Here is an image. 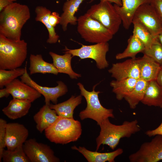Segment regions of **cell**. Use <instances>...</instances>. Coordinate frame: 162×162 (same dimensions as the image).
<instances>
[{
    "mask_svg": "<svg viewBox=\"0 0 162 162\" xmlns=\"http://www.w3.org/2000/svg\"><path fill=\"white\" fill-rule=\"evenodd\" d=\"M82 44L79 48L70 49L65 46L64 52L70 53L73 57L77 56L81 59L90 58L94 60L97 68L100 69L108 67L109 64L106 58V55L109 50L107 42L96 44L90 45Z\"/></svg>",
    "mask_w": 162,
    "mask_h": 162,
    "instance_id": "obj_8",
    "label": "cell"
},
{
    "mask_svg": "<svg viewBox=\"0 0 162 162\" xmlns=\"http://www.w3.org/2000/svg\"><path fill=\"white\" fill-rule=\"evenodd\" d=\"M71 148L82 154L88 162H115V158L123 152V149L120 148L112 152L105 153L89 151L84 147L78 148L74 146Z\"/></svg>",
    "mask_w": 162,
    "mask_h": 162,
    "instance_id": "obj_17",
    "label": "cell"
},
{
    "mask_svg": "<svg viewBox=\"0 0 162 162\" xmlns=\"http://www.w3.org/2000/svg\"><path fill=\"white\" fill-rule=\"evenodd\" d=\"M49 54L52 57L53 63L58 73L67 74L72 79H77L81 76V74L75 72L72 68L71 61L73 57L70 53L64 52V54L61 55L50 52Z\"/></svg>",
    "mask_w": 162,
    "mask_h": 162,
    "instance_id": "obj_22",
    "label": "cell"
},
{
    "mask_svg": "<svg viewBox=\"0 0 162 162\" xmlns=\"http://www.w3.org/2000/svg\"><path fill=\"white\" fill-rule=\"evenodd\" d=\"M5 87L13 98L28 100L32 103L41 96L35 89L17 78Z\"/></svg>",
    "mask_w": 162,
    "mask_h": 162,
    "instance_id": "obj_15",
    "label": "cell"
},
{
    "mask_svg": "<svg viewBox=\"0 0 162 162\" xmlns=\"http://www.w3.org/2000/svg\"><path fill=\"white\" fill-rule=\"evenodd\" d=\"M156 80L162 88V67H161L158 73Z\"/></svg>",
    "mask_w": 162,
    "mask_h": 162,
    "instance_id": "obj_39",
    "label": "cell"
},
{
    "mask_svg": "<svg viewBox=\"0 0 162 162\" xmlns=\"http://www.w3.org/2000/svg\"><path fill=\"white\" fill-rule=\"evenodd\" d=\"M30 66L28 69L30 75L36 74H52L57 75L58 70L53 63L45 61L41 54H31L29 57Z\"/></svg>",
    "mask_w": 162,
    "mask_h": 162,
    "instance_id": "obj_23",
    "label": "cell"
},
{
    "mask_svg": "<svg viewBox=\"0 0 162 162\" xmlns=\"http://www.w3.org/2000/svg\"><path fill=\"white\" fill-rule=\"evenodd\" d=\"M77 31L81 38L91 43L108 42L113 34L97 20L87 13L78 18Z\"/></svg>",
    "mask_w": 162,
    "mask_h": 162,
    "instance_id": "obj_6",
    "label": "cell"
},
{
    "mask_svg": "<svg viewBox=\"0 0 162 162\" xmlns=\"http://www.w3.org/2000/svg\"><path fill=\"white\" fill-rule=\"evenodd\" d=\"M20 78L22 81L33 88L42 95L44 98L45 104L47 105H50V101L55 104H57L58 98L65 94L68 91L66 85L61 81L57 82L58 85L55 87L43 86L38 85L31 79L26 69Z\"/></svg>",
    "mask_w": 162,
    "mask_h": 162,
    "instance_id": "obj_12",
    "label": "cell"
},
{
    "mask_svg": "<svg viewBox=\"0 0 162 162\" xmlns=\"http://www.w3.org/2000/svg\"><path fill=\"white\" fill-rule=\"evenodd\" d=\"M4 162H30L25 153L23 146L19 147L12 151L4 150L2 155Z\"/></svg>",
    "mask_w": 162,
    "mask_h": 162,
    "instance_id": "obj_31",
    "label": "cell"
},
{
    "mask_svg": "<svg viewBox=\"0 0 162 162\" xmlns=\"http://www.w3.org/2000/svg\"><path fill=\"white\" fill-rule=\"evenodd\" d=\"M150 4L162 20V0H152Z\"/></svg>",
    "mask_w": 162,
    "mask_h": 162,
    "instance_id": "obj_36",
    "label": "cell"
},
{
    "mask_svg": "<svg viewBox=\"0 0 162 162\" xmlns=\"http://www.w3.org/2000/svg\"><path fill=\"white\" fill-rule=\"evenodd\" d=\"M35 12L36 14L35 21L43 23L48 30L49 36L46 42L50 44L57 43L59 37L56 32L55 27L50 25L49 21V16L51 13V11L46 7L38 6L35 8Z\"/></svg>",
    "mask_w": 162,
    "mask_h": 162,
    "instance_id": "obj_26",
    "label": "cell"
},
{
    "mask_svg": "<svg viewBox=\"0 0 162 162\" xmlns=\"http://www.w3.org/2000/svg\"><path fill=\"white\" fill-rule=\"evenodd\" d=\"M95 0H91L90 1V3L92 2ZM101 1H108L111 3H114V4L117 5L121 6L122 5V2L121 0H100Z\"/></svg>",
    "mask_w": 162,
    "mask_h": 162,
    "instance_id": "obj_41",
    "label": "cell"
},
{
    "mask_svg": "<svg viewBox=\"0 0 162 162\" xmlns=\"http://www.w3.org/2000/svg\"><path fill=\"white\" fill-rule=\"evenodd\" d=\"M142 53L161 66L162 65V45L159 41L153 44L150 47L145 49Z\"/></svg>",
    "mask_w": 162,
    "mask_h": 162,
    "instance_id": "obj_33",
    "label": "cell"
},
{
    "mask_svg": "<svg viewBox=\"0 0 162 162\" xmlns=\"http://www.w3.org/2000/svg\"><path fill=\"white\" fill-rule=\"evenodd\" d=\"M85 0H68L63 6V12L61 16L60 24L63 31L67 30L68 24L75 25L77 23L78 18L75 16V13Z\"/></svg>",
    "mask_w": 162,
    "mask_h": 162,
    "instance_id": "obj_20",
    "label": "cell"
},
{
    "mask_svg": "<svg viewBox=\"0 0 162 162\" xmlns=\"http://www.w3.org/2000/svg\"><path fill=\"white\" fill-rule=\"evenodd\" d=\"M7 122L4 119H0V162L2 161V155L5 147V133Z\"/></svg>",
    "mask_w": 162,
    "mask_h": 162,
    "instance_id": "obj_34",
    "label": "cell"
},
{
    "mask_svg": "<svg viewBox=\"0 0 162 162\" xmlns=\"http://www.w3.org/2000/svg\"><path fill=\"white\" fill-rule=\"evenodd\" d=\"M132 23L134 25L133 34L136 36L143 43L145 49L150 47L153 44L158 41L140 22L133 20Z\"/></svg>",
    "mask_w": 162,
    "mask_h": 162,
    "instance_id": "obj_30",
    "label": "cell"
},
{
    "mask_svg": "<svg viewBox=\"0 0 162 162\" xmlns=\"http://www.w3.org/2000/svg\"><path fill=\"white\" fill-rule=\"evenodd\" d=\"M77 84L80 90V94L85 98L87 102L86 108L81 111L79 114L81 120L90 118L95 121L99 125L104 120L109 118H115L112 109H106L101 104L98 98V94L100 92L95 90L97 84L94 86L91 92L86 90L81 83L78 82Z\"/></svg>",
    "mask_w": 162,
    "mask_h": 162,
    "instance_id": "obj_5",
    "label": "cell"
},
{
    "mask_svg": "<svg viewBox=\"0 0 162 162\" xmlns=\"http://www.w3.org/2000/svg\"><path fill=\"white\" fill-rule=\"evenodd\" d=\"M26 69V67L24 68H19L11 70L0 69V88H3L18 77L23 75Z\"/></svg>",
    "mask_w": 162,
    "mask_h": 162,
    "instance_id": "obj_32",
    "label": "cell"
},
{
    "mask_svg": "<svg viewBox=\"0 0 162 162\" xmlns=\"http://www.w3.org/2000/svg\"><path fill=\"white\" fill-rule=\"evenodd\" d=\"M145 134L149 137L154 136L157 135H162V122L157 128L153 130L147 131L145 132Z\"/></svg>",
    "mask_w": 162,
    "mask_h": 162,
    "instance_id": "obj_37",
    "label": "cell"
},
{
    "mask_svg": "<svg viewBox=\"0 0 162 162\" xmlns=\"http://www.w3.org/2000/svg\"><path fill=\"white\" fill-rule=\"evenodd\" d=\"M140 78L147 82L156 80L161 65L153 59L144 55L138 58Z\"/></svg>",
    "mask_w": 162,
    "mask_h": 162,
    "instance_id": "obj_21",
    "label": "cell"
},
{
    "mask_svg": "<svg viewBox=\"0 0 162 162\" xmlns=\"http://www.w3.org/2000/svg\"><path fill=\"white\" fill-rule=\"evenodd\" d=\"M82 132L79 121L74 118L59 116L52 124L44 130L46 137L51 142L63 145L77 141Z\"/></svg>",
    "mask_w": 162,
    "mask_h": 162,
    "instance_id": "obj_3",
    "label": "cell"
},
{
    "mask_svg": "<svg viewBox=\"0 0 162 162\" xmlns=\"http://www.w3.org/2000/svg\"><path fill=\"white\" fill-rule=\"evenodd\" d=\"M61 20V16L59 14L56 12H53L51 13L49 17V21L50 25L55 27L56 26L60 24Z\"/></svg>",
    "mask_w": 162,
    "mask_h": 162,
    "instance_id": "obj_35",
    "label": "cell"
},
{
    "mask_svg": "<svg viewBox=\"0 0 162 162\" xmlns=\"http://www.w3.org/2000/svg\"><path fill=\"white\" fill-rule=\"evenodd\" d=\"M30 18L28 6L14 2L0 13V34L14 40H21L22 29Z\"/></svg>",
    "mask_w": 162,
    "mask_h": 162,
    "instance_id": "obj_1",
    "label": "cell"
},
{
    "mask_svg": "<svg viewBox=\"0 0 162 162\" xmlns=\"http://www.w3.org/2000/svg\"><path fill=\"white\" fill-rule=\"evenodd\" d=\"M86 13L100 22L113 35L118 32L122 22L114 5L108 1H101L92 5Z\"/></svg>",
    "mask_w": 162,
    "mask_h": 162,
    "instance_id": "obj_7",
    "label": "cell"
},
{
    "mask_svg": "<svg viewBox=\"0 0 162 162\" xmlns=\"http://www.w3.org/2000/svg\"><path fill=\"white\" fill-rule=\"evenodd\" d=\"M82 95H72L67 100L63 102L49 105L50 108L54 110L57 115L61 117L73 118L74 110L82 102Z\"/></svg>",
    "mask_w": 162,
    "mask_h": 162,
    "instance_id": "obj_25",
    "label": "cell"
},
{
    "mask_svg": "<svg viewBox=\"0 0 162 162\" xmlns=\"http://www.w3.org/2000/svg\"><path fill=\"white\" fill-rule=\"evenodd\" d=\"M10 94L8 92L5 88H1L0 90V98H2L4 97L7 98Z\"/></svg>",
    "mask_w": 162,
    "mask_h": 162,
    "instance_id": "obj_40",
    "label": "cell"
},
{
    "mask_svg": "<svg viewBox=\"0 0 162 162\" xmlns=\"http://www.w3.org/2000/svg\"><path fill=\"white\" fill-rule=\"evenodd\" d=\"M161 67H162V65L161 66Z\"/></svg>",
    "mask_w": 162,
    "mask_h": 162,
    "instance_id": "obj_44",
    "label": "cell"
},
{
    "mask_svg": "<svg viewBox=\"0 0 162 162\" xmlns=\"http://www.w3.org/2000/svg\"><path fill=\"white\" fill-rule=\"evenodd\" d=\"M28 136V130L23 125L18 123H7L5 137L7 149L12 151L23 146Z\"/></svg>",
    "mask_w": 162,
    "mask_h": 162,
    "instance_id": "obj_14",
    "label": "cell"
},
{
    "mask_svg": "<svg viewBox=\"0 0 162 162\" xmlns=\"http://www.w3.org/2000/svg\"><path fill=\"white\" fill-rule=\"evenodd\" d=\"M157 39L159 41L162 45V32L160 33L158 36Z\"/></svg>",
    "mask_w": 162,
    "mask_h": 162,
    "instance_id": "obj_42",
    "label": "cell"
},
{
    "mask_svg": "<svg viewBox=\"0 0 162 162\" xmlns=\"http://www.w3.org/2000/svg\"><path fill=\"white\" fill-rule=\"evenodd\" d=\"M138 79L127 78L121 80H113L110 82L112 91L116 95V99L122 100L134 88Z\"/></svg>",
    "mask_w": 162,
    "mask_h": 162,
    "instance_id": "obj_28",
    "label": "cell"
},
{
    "mask_svg": "<svg viewBox=\"0 0 162 162\" xmlns=\"http://www.w3.org/2000/svg\"><path fill=\"white\" fill-rule=\"evenodd\" d=\"M148 82L140 78L138 79L133 89L124 98L130 108L134 109L142 100Z\"/></svg>",
    "mask_w": 162,
    "mask_h": 162,
    "instance_id": "obj_27",
    "label": "cell"
},
{
    "mask_svg": "<svg viewBox=\"0 0 162 162\" xmlns=\"http://www.w3.org/2000/svg\"><path fill=\"white\" fill-rule=\"evenodd\" d=\"M16 1V0H0V12L5 8Z\"/></svg>",
    "mask_w": 162,
    "mask_h": 162,
    "instance_id": "obj_38",
    "label": "cell"
},
{
    "mask_svg": "<svg viewBox=\"0 0 162 162\" xmlns=\"http://www.w3.org/2000/svg\"><path fill=\"white\" fill-rule=\"evenodd\" d=\"M26 155L30 162H58L53 150L47 144L37 142L35 139L27 140L23 145Z\"/></svg>",
    "mask_w": 162,
    "mask_h": 162,
    "instance_id": "obj_11",
    "label": "cell"
},
{
    "mask_svg": "<svg viewBox=\"0 0 162 162\" xmlns=\"http://www.w3.org/2000/svg\"><path fill=\"white\" fill-rule=\"evenodd\" d=\"M148 106H160L162 104V88L156 80L148 82L146 92L141 101Z\"/></svg>",
    "mask_w": 162,
    "mask_h": 162,
    "instance_id": "obj_24",
    "label": "cell"
},
{
    "mask_svg": "<svg viewBox=\"0 0 162 162\" xmlns=\"http://www.w3.org/2000/svg\"><path fill=\"white\" fill-rule=\"evenodd\" d=\"M160 108H162V105L160 106Z\"/></svg>",
    "mask_w": 162,
    "mask_h": 162,
    "instance_id": "obj_43",
    "label": "cell"
},
{
    "mask_svg": "<svg viewBox=\"0 0 162 162\" xmlns=\"http://www.w3.org/2000/svg\"><path fill=\"white\" fill-rule=\"evenodd\" d=\"M31 103L28 100L13 98L8 106L3 109L2 111L10 119H16L28 113L31 106Z\"/></svg>",
    "mask_w": 162,
    "mask_h": 162,
    "instance_id": "obj_19",
    "label": "cell"
},
{
    "mask_svg": "<svg viewBox=\"0 0 162 162\" xmlns=\"http://www.w3.org/2000/svg\"><path fill=\"white\" fill-rule=\"evenodd\" d=\"M56 111L45 104L33 116L37 130L40 133L52 124L58 118Z\"/></svg>",
    "mask_w": 162,
    "mask_h": 162,
    "instance_id": "obj_18",
    "label": "cell"
},
{
    "mask_svg": "<svg viewBox=\"0 0 162 162\" xmlns=\"http://www.w3.org/2000/svg\"><path fill=\"white\" fill-rule=\"evenodd\" d=\"M141 144L138 150L128 157L131 162H157L162 160V135L154 136Z\"/></svg>",
    "mask_w": 162,
    "mask_h": 162,
    "instance_id": "obj_9",
    "label": "cell"
},
{
    "mask_svg": "<svg viewBox=\"0 0 162 162\" xmlns=\"http://www.w3.org/2000/svg\"><path fill=\"white\" fill-rule=\"evenodd\" d=\"M133 20L142 24L156 39L162 32V20L150 3L140 5L136 11Z\"/></svg>",
    "mask_w": 162,
    "mask_h": 162,
    "instance_id": "obj_10",
    "label": "cell"
},
{
    "mask_svg": "<svg viewBox=\"0 0 162 162\" xmlns=\"http://www.w3.org/2000/svg\"><path fill=\"white\" fill-rule=\"evenodd\" d=\"M112 77L119 80L127 78H140L138 58H131L122 62L112 64L108 70Z\"/></svg>",
    "mask_w": 162,
    "mask_h": 162,
    "instance_id": "obj_13",
    "label": "cell"
},
{
    "mask_svg": "<svg viewBox=\"0 0 162 162\" xmlns=\"http://www.w3.org/2000/svg\"><path fill=\"white\" fill-rule=\"evenodd\" d=\"M27 55V44L24 40H14L0 34V69L19 68Z\"/></svg>",
    "mask_w": 162,
    "mask_h": 162,
    "instance_id": "obj_4",
    "label": "cell"
},
{
    "mask_svg": "<svg viewBox=\"0 0 162 162\" xmlns=\"http://www.w3.org/2000/svg\"><path fill=\"white\" fill-rule=\"evenodd\" d=\"M128 45L126 48L121 53L117 54L116 59L119 60L130 57L136 58L139 53L142 52L145 49L143 43L135 35L133 34L128 40Z\"/></svg>",
    "mask_w": 162,
    "mask_h": 162,
    "instance_id": "obj_29",
    "label": "cell"
},
{
    "mask_svg": "<svg viewBox=\"0 0 162 162\" xmlns=\"http://www.w3.org/2000/svg\"><path fill=\"white\" fill-rule=\"evenodd\" d=\"M152 0H121L122 5L114 4V6L120 15L124 28L129 29L132 23L134 15L138 8L146 3H150Z\"/></svg>",
    "mask_w": 162,
    "mask_h": 162,
    "instance_id": "obj_16",
    "label": "cell"
},
{
    "mask_svg": "<svg viewBox=\"0 0 162 162\" xmlns=\"http://www.w3.org/2000/svg\"><path fill=\"white\" fill-rule=\"evenodd\" d=\"M99 126L100 128V134L96 139V151L101 145H107L114 150L121 138H129L141 130L136 119L130 122L125 121L122 124L116 125L111 123L107 118L103 121Z\"/></svg>",
    "mask_w": 162,
    "mask_h": 162,
    "instance_id": "obj_2",
    "label": "cell"
}]
</instances>
